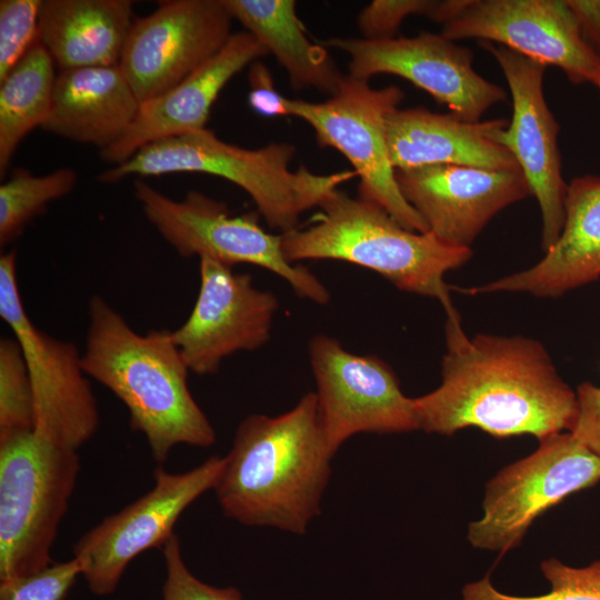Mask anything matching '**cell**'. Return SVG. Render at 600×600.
I'll return each instance as SVG.
<instances>
[{
    "instance_id": "1",
    "label": "cell",
    "mask_w": 600,
    "mask_h": 600,
    "mask_svg": "<svg viewBox=\"0 0 600 600\" xmlns=\"http://www.w3.org/2000/svg\"><path fill=\"white\" fill-rule=\"evenodd\" d=\"M441 383L413 398L419 429L451 436L476 427L497 437L530 434L541 440L570 431L577 393L559 376L537 340L476 334L446 324Z\"/></svg>"
},
{
    "instance_id": "2",
    "label": "cell",
    "mask_w": 600,
    "mask_h": 600,
    "mask_svg": "<svg viewBox=\"0 0 600 600\" xmlns=\"http://www.w3.org/2000/svg\"><path fill=\"white\" fill-rule=\"evenodd\" d=\"M332 457L309 392L282 414L239 423L213 490L228 518L302 534L320 513Z\"/></svg>"
},
{
    "instance_id": "3",
    "label": "cell",
    "mask_w": 600,
    "mask_h": 600,
    "mask_svg": "<svg viewBox=\"0 0 600 600\" xmlns=\"http://www.w3.org/2000/svg\"><path fill=\"white\" fill-rule=\"evenodd\" d=\"M82 368L126 406L153 459L179 444L207 448L216 432L188 387L190 372L169 330L136 332L106 299L89 301Z\"/></svg>"
},
{
    "instance_id": "4",
    "label": "cell",
    "mask_w": 600,
    "mask_h": 600,
    "mask_svg": "<svg viewBox=\"0 0 600 600\" xmlns=\"http://www.w3.org/2000/svg\"><path fill=\"white\" fill-rule=\"evenodd\" d=\"M312 223L282 234V251L296 263L340 260L370 269L399 290L436 298L449 322L460 318L444 274L466 263L471 249L449 247L431 233L403 228L378 203L339 189L319 207Z\"/></svg>"
},
{
    "instance_id": "5",
    "label": "cell",
    "mask_w": 600,
    "mask_h": 600,
    "mask_svg": "<svg viewBox=\"0 0 600 600\" xmlns=\"http://www.w3.org/2000/svg\"><path fill=\"white\" fill-rule=\"evenodd\" d=\"M296 153L290 143L271 142L246 149L203 129L150 143L129 160L103 171L99 180L114 183L129 176L206 173L221 177L246 191L270 228L282 233L299 226L300 217L320 204L354 171L318 174L306 167L290 170Z\"/></svg>"
},
{
    "instance_id": "6",
    "label": "cell",
    "mask_w": 600,
    "mask_h": 600,
    "mask_svg": "<svg viewBox=\"0 0 600 600\" xmlns=\"http://www.w3.org/2000/svg\"><path fill=\"white\" fill-rule=\"evenodd\" d=\"M80 472L77 450L34 430L0 441V581L51 564Z\"/></svg>"
},
{
    "instance_id": "7",
    "label": "cell",
    "mask_w": 600,
    "mask_h": 600,
    "mask_svg": "<svg viewBox=\"0 0 600 600\" xmlns=\"http://www.w3.org/2000/svg\"><path fill=\"white\" fill-rule=\"evenodd\" d=\"M134 196L148 221L180 257L258 266L284 279L299 297L329 302L323 283L286 258L282 234L267 232L254 214L233 216L224 202L196 190L174 200L141 180L134 182Z\"/></svg>"
},
{
    "instance_id": "8",
    "label": "cell",
    "mask_w": 600,
    "mask_h": 600,
    "mask_svg": "<svg viewBox=\"0 0 600 600\" xmlns=\"http://www.w3.org/2000/svg\"><path fill=\"white\" fill-rule=\"evenodd\" d=\"M539 442L487 483L482 516L468 526L473 548L500 554L516 549L548 509L600 481V458L570 431Z\"/></svg>"
},
{
    "instance_id": "9",
    "label": "cell",
    "mask_w": 600,
    "mask_h": 600,
    "mask_svg": "<svg viewBox=\"0 0 600 600\" xmlns=\"http://www.w3.org/2000/svg\"><path fill=\"white\" fill-rule=\"evenodd\" d=\"M403 97L396 86L374 89L348 74L324 101L290 99L289 116L307 122L320 147L349 160L359 177V197L381 206L403 228L427 233L426 222L401 194L388 152L387 118Z\"/></svg>"
},
{
    "instance_id": "10",
    "label": "cell",
    "mask_w": 600,
    "mask_h": 600,
    "mask_svg": "<svg viewBox=\"0 0 600 600\" xmlns=\"http://www.w3.org/2000/svg\"><path fill=\"white\" fill-rule=\"evenodd\" d=\"M0 317L22 350L33 393L34 431L77 450L97 432L96 397L82 368V353L70 341L34 326L20 296L14 250L0 256Z\"/></svg>"
},
{
    "instance_id": "11",
    "label": "cell",
    "mask_w": 600,
    "mask_h": 600,
    "mask_svg": "<svg viewBox=\"0 0 600 600\" xmlns=\"http://www.w3.org/2000/svg\"><path fill=\"white\" fill-rule=\"evenodd\" d=\"M223 467L224 457L218 456L180 473L159 466L147 493L83 533L73 546V557L81 563L89 590L99 597L112 594L128 564L140 553L167 543L182 512L214 489Z\"/></svg>"
},
{
    "instance_id": "12",
    "label": "cell",
    "mask_w": 600,
    "mask_h": 600,
    "mask_svg": "<svg viewBox=\"0 0 600 600\" xmlns=\"http://www.w3.org/2000/svg\"><path fill=\"white\" fill-rule=\"evenodd\" d=\"M318 410L328 447L334 456L358 433L419 430L413 398L401 391L392 369L376 356H359L327 334L309 342Z\"/></svg>"
},
{
    "instance_id": "13",
    "label": "cell",
    "mask_w": 600,
    "mask_h": 600,
    "mask_svg": "<svg viewBox=\"0 0 600 600\" xmlns=\"http://www.w3.org/2000/svg\"><path fill=\"white\" fill-rule=\"evenodd\" d=\"M349 56V76L367 80L388 73L403 78L446 104L456 117L476 122L507 98L504 90L478 74L473 52L431 32L412 38L368 40L331 38L321 41Z\"/></svg>"
},
{
    "instance_id": "14",
    "label": "cell",
    "mask_w": 600,
    "mask_h": 600,
    "mask_svg": "<svg viewBox=\"0 0 600 600\" xmlns=\"http://www.w3.org/2000/svg\"><path fill=\"white\" fill-rule=\"evenodd\" d=\"M232 16L223 0H171L133 22L119 67L140 103L184 80L228 42Z\"/></svg>"
},
{
    "instance_id": "15",
    "label": "cell",
    "mask_w": 600,
    "mask_h": 600,
    "mask_svg": "<svg viewBox=\"0 0 600 600\" xmlns=\"http://www.w3.org/2000/svg\"><path fill=\"white\" fill-rule=\"evenodd\" d=\"M199 260L196 303L172 336L190 372L206 376L218 372L227 357L266 344L279 302L250 274L208 257Z\"/></svg>"
},
{
    "instance_id": "16",
    "label": "cell",
    "mask_w": 600,
    "mask_h": 600,
    "mask_svg": "<svg viewBox=\"0 0 600 600\" xmlns=\"http://www.w3.org/2000/svg\"><path fill=\"white\" fill-rule=\"evenodd\" d=\"M440 34L500 43L560 68L574 84L600 79V54L583 40L566 0H468Z\"/></svg>"
},
{
    "instance_id": "17",
    "label": "cell",
    "mask_w": 600,
    "mask_h": 600,
    "mask_svg": "<svg viewBox=\"0 0 600 600\" xmlns=\"http://www.w3.org/2000/svg\"><path fill=\"white\" fill-rule=\"evenodd\" d=\"M503 71L512 96V119L497 141L516 159L541 211V248L547 252L564 224L567 188L558 148L559 124L543 94L547 64L501 44L481 41Z\"/></svg>"
},
{
    "instance_id": "18",
    "label": "cell",
    "mask_w": 600,
    "mask_h": 600,
    "mask_svg": "<svg viewBox=\"0 0 600 600\" xmlns=\"http://www.w3.org/2000/svg\"><path fill=\"white\" fill-rule=\"evenodd\" d=\"M401 194L440 242L470 249L502 209L532 194L521 170L436 164L396 170Z\"/></svg>"
},
{
    "instance_id": "19",
    "label": "cell",
    "mask_w": 600,
    "mask_h": 600,
    "mask_svg": "<svg viewBox=\"0 0 600 600\" xmlns=\"http://www.w3.org/2000/svg\"><path fill=\"white\" fill-rule=\"evenodd\" d=\"M268 51L248 31L232 33L210 60L167 92L141 103L131 127L101 158L114 166L143 147L206 129L211 108L223 87Z\"/></svg>"
},
{
    "instance_id": "20",
    "label": "cell",
    "mask_w": 600,
    "mask_h": 600,
    "mask_svg": "<svg viewBox=\"0 0 600 600\" xmlns=\"http://www.w3.org/2000/svg\"><path fill=\"white\" fill-rule=\"evenodd\" d=\"M504 119L470 122L424 108L396 109L387 118L389 158L394 170L436 164L488 170H520L510 151L497 141Z\"/></svg>"
},
{
    "instance_id": "21",
    "label": "cell",
    "mask_w": 600,
    "mask_h": 600,
    "mask_svg": "<svg viewBox=\"0 0 600 600\" xmlns=\"http://www.w3.org/2000/svg\"><path fill=\"white\" fill-rule=\"evenodd\" d=\"M600 277V178L573 179L564 199V224L557 242L533 267L512 273L470 293L527 292L558 298Z\"/></svg>"
},
{
    "instance_id": "22",
    "label": "cell",
    "mask_w": 600,
    "mask_h": 600,
    "mask_svg": "<svg viewBox=\"0 0 600 600\" xmlns=\"http://www.w3.org/2000/svg\"><path fill=\"white\" fill-rule=\"evenodd\" d=\"M140 106L119 64L60 70L41 129L102 151L124 136Z\"/></svg>"
},
{
    "instance_id": "23",
    "label": "cell",
    "mask_w": 600,
    "mask_h": 600,
    "mask_svg": "<svg viewBox=\"0 0 600 600\" xmlns=\"http://www.w3.org/2000/svg\"><path fill=\"white\" fill-rule=\"evenodd\" d=\"M132 8L130 0H42L39 41L59 70L119 64Z\"/></svg>"
},
{
    "instance_id": "24",
    "label": "cell",
    "mask_w": 600,
    "mask_h": 600,
    "mask_svg": "<svg viewBox=\"0 0 600 600\" xmlns=\"http://www.w3.org/2000/svg\"><path fill=\"white\" fill-rule=\"evenodd\" d=\"M238 20L287 71L290 84L313 88L331 97L344 76L329 51L313 43L296 12L293 0H223Z\"/></svg>"
},
{
    "instance_id": "25",
    "label": "cell",
    "mask_w": 600,
    "mask_h": 600,
    "mask_svg": "<svg viewBox=\"0 0 600 600\" xmlns=\"http://www.w3.org/2000/svg\"><path fill=\"white\" fill-rule=\"evenodd\" d=\"M54 61L38 40L0 81V176L6 174L22 139L42 128L52 107Z\"/></svg>"
},
{
    "instance_id": "26",
    "label": "cell",
    "mask_w": 600,
    "mask_h": 600,
    "mask_svg": "<svg viewBox=\"0 0 600 600\" xmlns=\"http://www.w3.org/2000/svg\"><path fill=\"white\" fill-rule=\"evenodd\" d=\"M77 183V173L61 168L44 176L16 170L0 186V246L18 239L27 224L40 216L47 206L69 192Z\"/></svg>"
},
{
    "instance_id": "27",
    "label": "cell",
    "mask_w": 600,
    "mask_h": 600,
    "mask_svg": "<svg viewBox=\"0 0 600 600\" xmlns=\"http://www.w3.org/2000/svg\"><path fill=\"white\" fill-rule=\"evenodd\" d=\"M540 569L551 586L547 593L512 596L501 592L488 573L463 587L462 600H600V560L586 567H571L549 558L541 562Z\"/></svg>"
},
{
    "instance_id": "28",
    "label": "cell",
    "mask_w": 600,
    "mask_h": 600,
    "mask_svg": "<svg viewBox=\"0 0 600 600\" xmlns=\"http://www.w3.org/2000/svg\"><path fill=\"white\" fill-rule=\"evenodd\" d=\"M34 429L28 367L14 337L0 340V441Z\"/></svg>"
},
{
    "instance_id": "29",
    "label": "cell",
    "mask_w": 600,
    "mask_h": 600,
    "mask_svg": "<svg viewBox=\"0 0 600 600\" xmlns=\"http://www.w3.org/2000/svg\"><path fill=\"white\" fill-rule=\"evenodd\" d=\"M467 0H374L361 10L357 24L363 39H392L409 16H424L447 23L466 6Z\"/></svg>"
},
{
    "instance_id": "30",
    "label": "cell",
    "mask_w": 600,
    "mask_h": 600,
    "mask_svg": "<svg viewBox=\"0 0 600 600\" xmlns=\"http://www.w3.org/2000/svg\"><path fill=\"white\" fill-rule=\"evenodd\" d=\"M42 0L0 1V81L39 40Z\"/></svg>"
},
{
    "instance_id": "31",
    "label": "cell",
    "mask_w": 600,
    "mask_h": 600,
    "mask_svg": "<svg viewBox=\"0 0 600 600\" xmlns=\"http://www.w3.org/2000/svg\"><path fill=\"white\" fill-rule=\"evenodd\" d=\"M161 549L166 567L161 600H242L234 587L219 588L199 580L187 567L176 534Z\"/></svg>"
},
{
    "instance_id": "32",
    "label": "cell",
    "mask_w": 600,
    "mask_h": 600,
    "mask_svg": "<svg viewBox=\"0 0 600 600\" xmlns=\"http://www.w3.org/2000/svg\"><path fill=\"white\" fill-rule=\"evenodd\" d=\"M78 577L81 563L74 557L52 562L36 573L0 581V600H63Z\"/></svg>"
},
{
    "instance_id": "33",
    "label": "cell",
    "mask_w": 600,
    "mask_h": 600,
    "mask_svg": "<svg viewBox=\"0 0 600 600\" xmlns=\"http://www.w3.org/2000/svg\"><path fill=\"white\" fill-rule=\"evenodd\" d=\"M576 393L577 413L570 432L600 458V388L583 382Z\"/></svg>"
},
{
    "instance_id": "34",
    "label": "cell",
    "mask_w": 600,
    "mask_h": 600,
    "mask_svg": "<svg viewBox=\"0 0 600 600\" xmlns=\"http://www.w3.org/2000/svg\"><path fill=\"white\" fill-rule=\"evenodd\" d=\"M249 104L253 111L264 117L289 116L290 99L282 96L274 87L268 68L254 61L249 70Z\"/></svg>"
},
{
    "instance_id": "35",
    "label": "cell",
    "mask_w": 600,
    "mask_h": 600,
    "mask_svg": "<svg viewBox=\"0 0 600 600\" xmlns=\"http://www.w3.org/2000/svg\"><path fill=\"white\" fill-rule=\"evenodd\" d=\"M566 3L583 40L600 54V0H566Z\"/></svg>"
},
{
    "instance_id": "36",
    "label": "cell",
    "mask_w": 600,
    "mask_h": 600,
    "mask_svg": "<svg viewBox=\"0 0 600 600\" xmlns=\"http://www.w3.org/2000/svg\"><path fill=\"white\" fill-rule=\"evenodd\" d=\"M598 86H599V88H600V79H599Z\"/></svg>"
}]
</instances>
